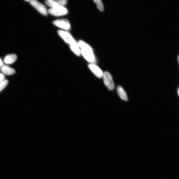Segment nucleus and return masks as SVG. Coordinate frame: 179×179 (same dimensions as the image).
<instances>
[{"label": "nucleus", "instance_id": "f257e3e1", "mask_svg": "<svg viewBox=\"0 0 179 179\" xmlns=\"http://www.w3.org/2000/svg\"><path fill=\"white\" fill-rule=\"evenodd\" d=\"M80 51L81 55L83 56L86 60L91 63L95 61V58L93 49L89 45L84 44L82 46Z\"/></svg>", "mask_w": 179, "mask_h": 179}, {"label": "nucleus", "instance_id": "f03ea898", "mask_svg": "<svg viewBox=\"0 0 179 179\" xmlns=\"http://www.w3.org/2000/svg\"><path fill=\"white\" fill-rule=\"evenodd\" d=\"M48 12L50 15L55 16H61L67 15L68 10L64 7L58 6L54 8H51Z\"/></svg>", "mask_w": 179, "mask_h": 179}, {"label": "nucleus", "instance_id": "7ed1b4c3", "mask_svg": "<svg viewBox=\"0 0 179 179\" xmlns=\"http://www.w3.org/2000/svg\"><path fill=\"white\" fill-rule=\"evenodd\" d=\"M104 84L110 90H113L115 88V84L113 80L112 76L108 72L104 73L103 76Z\"/></svg>", "mask_w": 179, "mask_h": 179}, {"label": "nucleus", "instance_id": "20e7f679", "mask_svg": "<svg viewBox=\"0 0 179 179\" xmlns=\"http://www.w3.org/2000/svg\"><path fill=\"white\" fill-rule=\"evenodd\" d=\"M53 24L56 27L61 28L65 31H69L71 29L70 22L66 19L57 20L53 22Z\"/></svg>", "mask_w": 179, "mask_h": 179}, {"label": "nucleus", "instance_id": "39448f33", "mask_svg": "<svg viewBox=\"0 0 179 179\" xmlns=\"http://www.w3.org/2000/svg\"><path fill=\"white\" fill-rule=\"evenodd\" d=\"M30 3L33 7L42 15L45 16L47 15L48 12L47 8L44 5L37 1V0H31Z\"/></svg>", "mask_w": 179, "mask_h": 179}, {"label": "nucleus", "instance_id": "423d86ee", "mask_svg": "<svg viewBox=\"0 0 179 179\" xmlns=\"http://www.w3.org/2000/svg\"><path fill=\"white\" fill-rule=\"evenodd\" d=\"M58 34L64 41L69 45L75 41L71 34L67 31L59 30L58 31Z\"/></svg>", "mask_w": 179, "mask_h": 179}, {"label": "nucleus", "instance_id": "0eeeda50", "mask_svg": "<svg viewBox=\"0 0 179 179\" xmlns=\"http://www.w3.org/2000/svg\"><path fill=\"white\" fill-rule=\"evenodd\" d=\"M88 66L90 70L98 78H101L103 77L104 73L97 65L91 64H89Z\"/></svg>", "mask_w": 179, "mask_h": 179}, {"label": "nucleus", "instance_id": "6e6552de", "mask_svg": "<svg viewBox=\"0 0 179 179\" xmlns=\"http://www.w3.org/2000/svg\"><path fill=\"white\" fill-rule=\"evenodd\" d=\"M0 70L3 74L7 75H14L15 73V69L7 65H3L1 67Z\"/></svg>", "mask_w": 179, "mask_h": 179}, {"label": "nucleus", "instance_id": "1a4fd4ad", "mask_svg": "<svg viewBox=\"0 0 179 179\" xmlns=\"http://www.w3.org/2000/svg\"><path fill=\"white\" fill-rule=\"evenodd\" d=\"M69 45L71 50L76 55L79 56L81 55L80 48L79 47L78 43L76 41Z\"/></svg>", "mask_w": 179, "mask_h": 179}, {"label": "nucleus", "instance_id": "9d476101", "mask_svg": "<svg viewBox=\"0 0 179 179\" xmlns=\"http://www.w3.org/2000/svg\"><path fill=\"white\" fill-rule=\"evenodd\" d=\"M17 59V56L15 54H10L7 55L4 58L5 63L7 64H12L14 63Z\"/></svg>", "mask_w": 179, "mask_h": 179}, {"label": "nucleus", "instance_id": "9b49d317", "mask_svg": "<svg viewBox=\"0 0 179 179\" xmlns=\"http://www.w3.org/2000/svg\"><path fill=\"white\" fill-rule=\"evenodd\" d=\"M117 91L119 96L123 100L125 101L128 100L126 93L123 87L121 86H118L117 88Z\"/></svg>", "mask_w": 179, "mask_h": 179}, {"label": "nucleus", "instance_id": "f8f14e48", "mask_svg": "<svg viewBox=\"0 0 179 179\" xmlns=\"http://www.w3.org/2000/svg\"><path fill=\"white\" fill-rule=\"evenodd\" d=\"M45 2V4L48 6L51 7V8H54L59 6L55 0V1H53V0H46Z\"/></svg>", "mask_w": 179, "mask_h": 179}, {"label": "nucleus", "instance_id": "ddd939ff", "mask_svg": "<svg viewBox=\"0 0 179 179\" xmlns=\"http://www.w3.org/2000/svg\"><path fill=\"white\" fill-rule=\"evenodd\" d=\"M93 1L97 5L98 9L99 10L101 11H104V6L102 0H93Z\"/></svg>", "mask_w": 179, "mask_h": 179}, {"label": "nucleus", "instance_id": "4468645a", "mask_svg": "<svg viewBox=\"0 0 179 179\" xmlns=\"http://www.w3.org/2000/svg\"><path fill=\"white\" fill-rule=\"evenodd\" d=\"M8 81L7 80H4V81L0 82V92L3 90L7 86Z\"/></svg>", "mask_w": 179, "mask_h": 179}, {"label": "nucleus", "instance_id": "2eb2a0df", "mask_svg": "<svg viewBox=\"0 0 179 179\" xmlns=\"http://www.w3.org/2000/svg\"><path fill=\"white\" fill-rule=\"evenodd\" d=\"M58 5L60 6L64 7L67 3V0H55Z\"/></svg>", "mask_w": 179, "mask_h": 179}, {"label": "nucleus", "instance_id": "dca6fc26", "mask_svg": "<svg viewBox=\"0 0 179 179\" xmlns=\"http://www.w3.org/2000/svg\"><path fill=\"white\" fill-rule=\"evenodd\" d=\"M5 77L4 75L2 73H0V82L4 80Z\"/></svg>", "mask_w": 179, "mask_h": 179}, {"label": "nucleus", "instance_id": "f3484780", "mask_svg": "<svg viewBox=\"0 0 179 179\" xmlns=\"http://www.w3.org/2000/svg\"><path fill=\"white\" fill-rule=\"evenodd\" d=\"M3 65V62L2 59L0 58V67H1Z\"/></svg>", "mask_w": 179, "mask_h": 179}, {"label": "nucleus", "instance_id": "a211bd4d", "mask_svg": "<svg viewBox=\"0 0 179 179\" xmlns=\"http://www.w3.org/2000/svg\"><path fill=\"white\" fill-rule=\"evenodd\" d=\"M25 1H30L31 0H25Z\"/></svg>", "mask_w": 179, "mask_h": 179}, {"label": "nucleus", "instance_id": "6ab92c4d", "mask_svg": "<svg viewBox=\"0 0 179 179\" xmlns=\"http://www.w3.org/2000/svg\"><path fill=\"white\" fill-rule=\"evenodd\" d=\"M179 89H178V95H179Z\"/></svg>", "mask_w": 179, "mask_h": 179}, {"label": "nucleus", "instance_id": "aec40b11", "mask_svg": "<svg viewBox=\"0 0 179 179\" xmlns=\"http://www.w3.org/2000/svg\"><path fill=\"white\" fill-rule=\"evenodd\" d=\"M178 62H179V56H178Z\"/></svg>", "mask_w": 179, "mask_h": 179}, {"label": "nucleus", "instance_id": "412c9836", "mask_svg": "<svg viewBox=\"0 0 179 179\" xmlns=\"http://www.w3.org/2000/svg\"><path fill=\"white\" fill-rule=\"evenodd\" d=\"M53 1H55V0H53Z\"/></svg>", "mask_w": 179, "mask_h": 179}]
</instances>
